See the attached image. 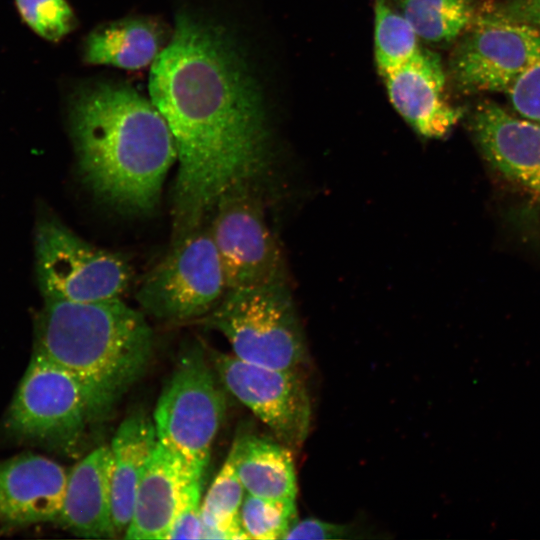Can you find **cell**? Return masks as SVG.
Masks as SVG:
<instances>
[{
	"instance_id": "6da1fadb",
	"label": "cell",
	"mask_w": 540,
	"mask_h": 540,
	"mask_svg": "<svg viewBox=\"0 0 540 540\" xmlns=\"http://www.w3.org/2000/svg\"><path fill=\"white\" fill-rule=\"evenodd\" d=\"M149 93L177 150L175 240L204 226L223 194L261 171L265 114L227 31L186 12L177 15L170 42L152 63Z\"/></svg>"
},
{
	"instance_id": "7a4b0ae2",
	"label": "cell",
	"mask_w": 540,
	"mask_h": 540,
	"mask_svg": "<svg viewBox=\"0 0 540 540\" xmlns=\"http://www.w3.org/2000/svg\"><path fill=\"white\" fill-rule=\"evenodd\" d=\"M70 128L79 170L96 196L128 212L157 205L177 150L151 100L124 84L85 86L72 99Z\"/></svg>"
},
{
	"instance_id": "3957f363",
	"label": "cell",
	"mask_w": 540,
	"mask_h": 540,
	"mask_svg": "<svg viewBox=\"0 0 540 540\" xmlns=\"http://www.w3.org/2000/svg\"><path fill=\"white\" fill-rule=\"evenodd\" d=\"M44 300L34 353L75 376L88 395L94 422L105 419L151 360L154 338L144 313L122 299Z\"/></svg>"
},
{
	"instance_id": "277c9868",
	"label": "cell",
	"mask_w": 540,
	"mask_h": 540,
	"mask_svg": "<svg viewBox=\"0 0 540 540\" xmlns=\"http://www.w3.org/2000/svg\"><path fill=\"white\" fill-rule=\"evenodd\" d=\"M201 321L221 333L233 354L274 369H296L306 357L304 332L285 282L226 290Z\"/></svg>"
},
{
	"instance_id": "5b68a950",
	"label": "cell",
	"mask_w": 540,
	"mask_h": 540,
	"mask_svg": "<svg viewBox=\"0 0 540 540\" xmlns=\"http://www.w3.org/2000/svg\"><path fill=\"white\" fill-rule=\"evenodd\" d=\"M217 377L204 349L189 346L164 386L153 415L159 443L201 476L226 412Z\"/></svg>"
},
{
	"instance_id": "8992f818",
	"label": "cell",
	"mask_w": 540,
	"mask_h": 540,
	"mask_svg": "<svg viewBox=\"0 0 540 540\" xmlns=\"http://www.w3.org/2000/svg\"><path fill=\"white\" fill-rule=\"evenodd\" d=\"M226 284L208 227L173 240L168 254L143 279L136 299L160 321L180 323L206 316L222 299Z\"/></svg>"
},
{
	"instance_id": "52a82bcc",
	"label": "cell",
	"mask_w": 540,
	"mask_h": 540,
	"mask_svg": "<svg viewBox=\"0 0 540 540\" xmlns=\"http://www.w3.org/2000/svg\"><path fill=\"white\" fill-rule=\"evenodd\" d=\"M36 266L44 299L80 303L122 299L132 278L122 256L88 243L52 219L38 226Z\"/></svg>"
},
{
	"instance_id": "ba28073f",
	"label": "cell",
	"mask_w": 540,
	"mask_h": 540,
	"mask_svg": "<svg viewBox=\"0 0 540 540\" xmlns=\"http://www.w3.org/2000/svg\"><path fill=\"white\" fill-rule=\"evenodd\" d=\"M93 422L81 382L34 353L8 411L9 430L22 439L70 452Z\"/></svg>"
},
{
	"instance_id": "9c48e42d",
	"label": "cell",
	"mask_w": 540,
	"mask_h": 540,
	"mask_svg": "<svg viewBox=\"0 0 540 540\" xmlns=\"http://www.w3.org/2000/svg\"><path fill=\"white\" fill-rule=\"evenodd\" d=\"M251 186L252 182L241 183L223 194L208 227L226 290L285 282L282 253Z\"/></svg>"
},
{
	"instance_id": "30bf717a",
	"label": "cell",
	"mask_w": 540,
	"mask_h": 540,
	"mask_svg": "<svg viewBox=\"0 0 540 540\" xmlns=\"http://www.w3.org/2000/svg\"><path fill=\"white\" fill-rule=\"evenodd\" d=\"M539 57L540 30L497 12L473 22L453 51L449 71L463 92H506Z\"/></svg>"
},
{
	"instance_id": "8fae6325",
	"label": "cell",
	"mask_w": 540,
	"mask_h": 540,
	"mask_svg": "<svg viewBox=\"0 0 540 540\" xmlns=\"http://www.w3.org/2000/svg\"><path fill=\"white\" fill-rule=\"evenodd\" d=\"M223 386L249 408L290 449L308 436L311 404L304 380L295 369H274L234 354L210 352Z\"/></svg>"
},
{
	"instance_id": "7c38bea8",
	"label": "cell",
	"mask_w": 540,
	"mask_h": 540,
	"mask_svg": "<svg viewBox=\"0 0 540 540\" xmlns=\"http://www.w3.org/2000/svg\"><path fill=\"white\" fill-rule=\"evenodd\" d=\"M382 78L395 110L425 138L446 136L463 116L460 108L444 98L445 75L440 59L426 49Z\"/></svg>"
},
{
	"instance_id": "4fadbf2b",
	"label": "cell",
	"mask_w": 540,
	"mask_h": 540,
	"mask_svg": "<svg viewBox=\"0 0 540 540\" xmlns=\"http://www.w3.org/2000/svg\"><path fill=\"white\" fill-rule=\"evenodd\" d=\"M470 124L486 160L540 196V123L516 118L487 101L477 105Z\"/></svg>"
},
{
	"instance_id": "5bb4252c",
	"label": "cell",
	"mask_w": 540,
	"mask_h": 540,
	"mask_svg": "<svg viewBox=\"0 0 540 540\" xmlns=\"http://www.w3.org/2000/svg\"><path fill=\"white\" fill-rule=\"evenodd\" d=\"M68 473L57 462L24 454L0 462V520L9 525L56 523Z\"/></svg>"
},
{
	"instance_id": "9a60e30c",
	"label": "cell",
	"mask_w": 540,
	"mask_h": 540,
	"mask_svg": "<svg viewBox=\"0 0 540 540\" xmlns=\"http://www.w3.org/2000/svg\"><path fill=\"white\" fill-rule=\"evenodd\" d=\"M57 524L86 538H115L109 445L93 449L68 473Z\"/></svg>"
},
{
	"instance_id": "2e32d148",
	"label": "cell",
	"mask_w": 540,
	"mask_h": 540,
	"mask_svg": "<svg viewBox=\"0 0 540 540\" xmlns=\"http://www.w3.org/2000/svg\"><path fill=\"white\" fill-rule=\"evenodd\" d=\"M191 475L198 474L158 443L138 485L124 538L167 539L182 487Z\"/></svg>"
},
{
	"instance_id": "e0dca14e",
	"label": "cell",
	"mask_w": 540,
	"mask_h": 540,
	"mask_svg": "<svg viewBox=\"0 0 540 540\" xmlns=\"http://www.w3.org/2000/svg\"><path fill=\"white\" fill-rule=\"evenodd\" d=\"M158 443L154 421L144 412L127 416L112 438V510L117 534H125L129 526L138 485Z\"/></svg>"
},
{
	"instance_id": "ac0fdd59",
	"label": "cell",
	"mask_w": 540,
	"mask_h": 540,
	"mask_svg": "<svg viewBox=\"0 0 540 540\" xmlns=\"http://www.w3.org/2000/svg\"><path fill=\"white\" fill-rule=\"evenodd\" d=\"M246 493L275 500H296L297 480L291 449L281 442L245 434L230 452Z\"/></svg>"
},
{
	"instance_id": "d6986e66",
	"label": "cell",
	"mask_w": 540,
	"mask_h": 540,
	"mask_svg": "<svg viewBox=\"0 0 540 540\" xmlns=\"http://www.w3.org/2000/svg\"><path fill=\"white\" fill-rule=\"evenodd\" d=\"M163 31L146 17L125 18L101 25L85 39L83 58L91 65L138 70L161 52Z\"/></svg>"
},
{
	"instance_id": "ffe728a7",
	"label": "cell",
	"mask_w": 540,
	"mask_h": 540,
	"mask_svg": "<svg viewBox=\"0 0 540 540\" xmlns=\"http://www.w3.org/2000/svg\"><path fill=\"white\" fill-rule=\"evenodd\" d=\"M245 494L232 458L228 455L202 500V539H250L240 520Z\"/></svg>"
},
{
	"instance_id": "44dd1931",
	"label": "cell",
	"mask_w": 540,
	"mask_h": 540,
	"mask_svg": "<svg viewBox=\"0 0 540 540\" xmlns=\"http://www.w3.org/2000/svg\"><path fill=\"white\" fill-rule=\"evenodd\" d=\"M419 39L449 43L475 21L472 0H395Z\"/></svg>"
},
{
	"instance_id": "7402d4cb",
	"label": "cell",
	"mask_w": 540,
	"mask_h": 540,
	"mask_svg": "<svg viewBox=\"0 0 540 540\" xmlns=\"http://www.w3.org/2000/svg\"><path fill=\"white\" fill-rule=\"evenodd\" d=\"M418 39L407 19L388 0H374V56L381 77L422 49Z\"/></svg>"
},
{
	"instance_id": "603a6c76",
	"label": "cell",
	"mask_w": 540,
	"mask_h": 540,
	"mask_svg": "<svg viewBox=\"0 0 540 540\" xmlns=\"http://www.w3.org/2000/svg\"><path fill=\"white\" fill-rule=\"evenodd\" d=\"M240 520L250 539H285L298 521L296 500L266 499L246 493Z\"/></svg>"
},
{
	"instance_id": "cb8c5ba5",
	"label": "cell",
	"mask_w": 540,
	"mask_h": 540,
	"mask_svg": "<svg viewBox=\"0 0 540 540\" xmlns=\"http://www.w3.org/2000/svg\"><path fill=\"white\" fill-rule=\"evenodd\" d=\"M22 21L38 36L59 42L76 27V17L66 0H14Z\"/></svg>"
},
{
	"instance_id": "d4e9b609",
	"label": "cell",
	"mask_w": 540,
	"mask_h": 540,
	"mask_svg": "<svg viewBox=\"0 0 540 540\" xmlns=\"http://www.w3.org/2000/svg\"><path fill=\"white\" fill-rule=\"evenodd\" d=\"M202 480L191 475L184 483L167 539H202Z\"/></svg>"
},
{
	"instance_id": "484cf974",
	"label": "cell",
	"mask_w": 540,
	"mask_h": 540,
	"mask_svg": "<svg viewBox=\"0 0 540 540\" xmlns=\"http://www.w3.org/2000/svg\"><path fill=\"white\" fill-rule=\"evenodd\" d=\"M510 103L521 116L540 123V57L508 88Z\"/></svg>"
},
{
	"instance_id": "4316f807",
	"label": "cell",
	"mask_w": 540,
	"mask_h": 540,
	"mask_svg": "<svg viewBox=\"0 0 540 540\" xmlns=\"http://www.w3.org/2000/svg\"><path fill=\"white\" fill-rule=\"evenodd\" d=\"M357 537L350 525L331 523L315 518L298 520L288 531L285 539H349Z\"/></svg>"
},
{
	"instance_id": "83f0119b",
	"label": "cell",
	"mask_w": 540,
	"mask_h": 540,
	"mask_svg": "<svg viewBox=\"0 0 540 540\" xmlns=\"http://www.w3.org/2000/svg\"><path fill=\"white\" fill-rule=\"evenodd\" d=\"M499 13L540 30V0H507Z\"/></svg>"
}]
</instances>
